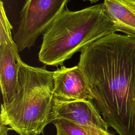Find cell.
<instances>
[{"instance_id":"obj_1","label":"cell","mask_w":135,"mask_h":135,"mask_svg":"<svg viewBox=\"0 0 135 135\" xmlns=\"http://www.w3.org/2000/svg\"><path fill=\"white\" fill-rule=\"evenodd\" d=\"M78 65L109 127L119 135H135V38L102 37L81 52Z\"/></svg>"},{"instance_id":"obj_2","label":"cell","mask_w":135,"mask_h":135,"mask_svg":"<svg viewBox=\"0 0 135 135\" xmlns=\"http://www.w3.org/2000/svg\"><path fill=\"white\" fill-rule=\"evenodd\" d=\"M18 79L14 99L1 105L0 122L20 135H39L56 120L53 72L28 65L21 59Z\"/></svg>"},{"instance_id":"obj_3","label":"cell","mask_w":135,"mask_h":135,"mask_svg":"<svg viewBox=\"0 0 135 135\" xmlns=\"http://www.w3.org/2000/svg\"><path fill=\"white\" fill-rule=\"evenodd\" d=\"M116 32L103 3L75 11L64 9L43 33L39 61L46 65L62 66L75 53Z\"/></svg>"},{"instance_id":"obj_4","label":"cell","mask_w":135,"mask_h":135,"mask_svg":"<svg viewBox=\"0 0 135 135\" xmlns=\"http://www.w3.org/2000/svg\"><path fill=\"white\" fill-rule=\"evenodd\" d=\"M70 0H26L20 14L18 28L13 37L19 51L33 46L64 10Z\"/></svg>"},{"instance_id":"obj_5","label":"cell","mask_w":135,"mask_h":135,"mask_svg":"<svg viewBox=\"0 0 135 135\" xmlns=\"http://www.w3.org/2000/svg\"><path fill=\"white\" fill-rule=\"evenodd\" d=\"M0 84L3 104L10 103L18 91V47L12 35L13 28L0 3Z\"/></svg>"},{"instance_id":"obj_6","label":"cell","mask_w":135,"mask_h":135,"mask_svg":"<svg viewBox=\"0 0 135 135\" xmlns=\"http://www.w3.org/2000/svg\"><path fill=\"white\" fill-rule=\"evenodd\" d=\"M55 118L65 119L82 127L89 135H114L94 102L90 100L62 101L56 99Z\"/></svg>"},{"instance_id":"obj_7","label":"cell","mask_w":135,"mask_h":135,"mask_svg":"<svg viewBox=\"0 0 135 135\" xmlns=\"http://www.w3.org/2000/svg\"><path fill=\"white\" fill-rule=\"evenodd\" d=\"M53 93L55 99L62 101H94L90 85L78 65H64L53 71Z\"/></svg>"},{"instance_id":"obj_8","label":"cell","mask_w":135,"mask_h":135,"mask_svg":"<svg viewBox=\"0 0 135 135\" xmlns=\"http://www.w3.org/2000/svg\"><path fill=\"white\" fill-rule=\"evenodd\" d=\"M103 4L117 31L135 38V0H104Z\"/></svg>"},{"instance_id":"obj_9","label":"cell","mask_w":135,"mask_h":135,"mask_svg":"<svg viewBox=\"0 0 135 135\" xmlns=\"http://www.w3.org/2000/svg\"><path fill=\"white\" fill-rule=\"evenodd\" d=\"M54 123L56 135H89L82 127L65 119H57Z\"/></svg>"},{"instance_id":"obj_10","label":"cell","mask_w":135,"mask_h":135,"mask_svg":"<svg viewBox=\"0 0 135 135\" xmlns=\"http://www.w3.org/2000/svg\"><path fill=\"white\" fill-rule=\"evenodd\" d=\"M9 128L0 122V135H8L7 132Z\"/></svg>"},{"instance_id":"obj_11","label":"cell","mask_w":135,"mask_h":135,"mask_svg":"<svg viewBox=\"0 0 135 135\" xmlns=\"http://www.w3.org/2000/svg\"><path fill=\"white\" fill-rule=\"evenodd\" d=\"M83 1H89V2H90L91 3H96V2H98L99 1V0H83Z\"/></svg>"}]
</instances>
